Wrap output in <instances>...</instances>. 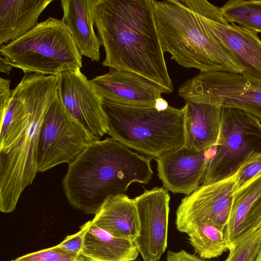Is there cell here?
<instances>
[{"instance_id":"cell-1","label":"cell","mask_w":261,"mask_h":261,"mask_svg":"<svg viewBox=\"0 0 261 261\" xmlns=\"http://www.w3.org/2000/svg\"><path fill=\"white\" fill-rule=\"evenodd\" d=\"M92 13L106 53L103 66L135 72L173 92L152 0H93Z\"/></svg>"},{"instance_id":"cell-2","label":"cell","mask_w":261,"mask_h":261,"mask_svg":"<svg viewBox=\"0 0 261 261\" xmlns=\"http://www.w3.org/2000/svg\"><path fill=\"white\" fill-rule=\"evenodd\" d=\"M152 159L113 138L95 141L68 164L64 192L74 208L95 215L106 200L125 194L132 183L147 184Z\"/></svg>"},{"instance_id":"cell-3","label":"cell","mask_w":261,"mask_h":261,"mask_svg":"<svg viewBox=\"0 0 261 261\" xmlns=\"http://www.w3.org/2000/svg\"><path fill=\"white\" fill-rule=\"evenodd\" d=\"M152 3L163 51L179 65L201 72L243 73L200 16L173 0H152Z\"/></svg>"},{"instance_id":"cell-4","label":"cell","mask_w":261,"mask_h":261,"mask_svg":"<svg viewBox=\"0 0 261 261\" xmlns=\"http://www.w3.org/2000/svg\"><path fill=\"white\" fill-rule=\"evenodd\" d=\"M28 79V116L12 146L0 154V210L13 212L25 188L38 171L37 153L45 111L57 90L56 75L25 74Z\"/></svg>"},{"instance_id":"cell-5","label":"cell","mask_w":261,"mask_h":261,"mask_svg":"<svg viewBox=\"0 0 261 261\" xmlns=\"http://www.w3.org/2000/svg\"><path fill=\"white\" fill-rule=\"evenodd\" d=\"M102 102L107 134L152 159L185 144L184 108L131 107Z\"/></svg>"},{"instance_id":"cell-6","label":"cell","mask_w":261,"mask_h":261,"mask_svg":"<svg viewBox=\"0 0 261 261\" xmlns=\"http://www.w3.org/2000/svg\"><path fill=\"white\" fill-rule=\"evenodd\" d=\"M0 53L24 74L57 75L82 67V57L70 30L61 20L51 17L1 46Z\"/></svg>"},{"instance_id":"cell-7","label":"cell","mask_w":261,"mask_h":261,"mask_svg":"<svg viewBox=\"0 0 261 261\" xmlns=\"http://www.w3.org/2000/svg\"><path fill=\"white\" fill-rule=\"evenodd\" d=\"M214 147L202 185L233 175L247 161L261 154V121L242 110L222 108Z\"/></svg>"},{"instance_id":"cell-8","label":"cell","mask_w":261,"mask_h":261,"mask_svg":"<svg viewBox=\"0 0 261 261\" xmlns=\"http://www.w3.org/2000/svg\"><path fill=\"white\" fill-rule=\"evenodd\" d=\"M178 93L186 102L238 109L261 121V82L242 73L200 71L185 82Z\"/></svg>"},{"instance_id":"cell-9","label":"cell","mask_w":261,"mask_h":261,"mask_svg":"<svg viewBox=\"0 0 261 261\" xmlns=\"http://www.w3.org/2000/svg\"><path fill=\"white\" fill-rule=\"evenodd\" d=\"M96 141L66 111L57 89L40 127L37 153L38 172L62 163L69 164Z\"/></svg>"},{"instance_id":"cell-10","label":"cell","mask_w":261,"mask_h":261,"mask_svg":"<svg viewBox=\"0 0 261 261\" xmlns=\"http://www.w3.org/2000/svg\"><path fill=\"white\" fill-rule=\"evenodd\" d=\"M237 174L202 185L184 197L176 213L177 229L187 233L195 226L210 224L225 230L237 189Z\"/></svg>"},{"instance_id":"cell-11","label":"cell","mask_w":261,"mask_h":261,"mask_svg":"<svg viewBox=\"0 0 261 261\" xmlns=\"http://www.w3.org/2000/svg\"><path fill=\"white\" fill-rule=\"evenodd\" d=\"M59 97L68 113L96 140L107 134L108 122L101 98L81 70L56 75Z\"/></svg>"},{"instance_id":"cell-12","label":"cell","mask_w":261,"mask_h":261,"mask_svg":"<svg viewBox=\"0 0 261 261\" xmlns=\"http://www.w3.org/2000/svg\"><path fill=\"white\" fill-rule=\"evenodd\" d=\"M134 199L139 220V235L134 242L143 261H159L167 246L169 193L154 187Z\"/></svg>"},{"instance_id":"cell-13","label":"cell","mask_w":261,"mask_h":261,"mask_svg":"<svg viewBox=\"0 0 261 261\" xmlns=\"http://www.w3.org/2000/svg\"><path fill=\"white\" fill-rule=\"evenodd\" d=\"M102 102L131 107H155L162 94L170 92L135 72L110 69L89 81Z\"/></svg>"},{"instance_id":"cell-14","label":"cell","mask_w":261,"mask_h":261,"mask_svg":"<svg viewBox=\"0 0 261 261\" xmlns=\"http://www.w3.org/2000/svg\"><path fill=\"white\" fill-rule=\"evenodd\" d=\"M208 150L196 151L184 145L156 158L158 176L166 189L188 195L197 189L212 157Z\"/></svg>"},{"instance_id":"cell-15","label":"cell","mask_w":261,"mask_h":261,"mask_svg":"<svg viewBox=\"0 0 261 261\" xmlns=\"http://www.w3.org/2000/svg\"><path fill=\"white\" fill-rule=\"evenodd\" d=\"M198 16L241 67L242 73L261 82V40L258 33L226 20L214 21Z\"/></svg>"},{"instance_id":"cell-16","label":"cell","mask_w":261,"mask_h":261,"mask_svg":"<svg viewBox=\"0 0 261 261\" xmlns=\"http://www.w3.org/2000/svg\"><path fill=\"white\" fill-rule=\"evenodd\" d=\"M261 227V170L233 193L231 211L225 229L231 246Z\"/></svg>"},{"instance_id":"cell-17","label":"cell","mask_w":261,"mask_h":261,"mask_svg":"<svg viewBox=\"0 0 261 261\" xmlns=\"http://www.w3.org/2000/svg\"><path fill=\"white\" fill-rule=\"evenodd\" d=\"M183 108L184 145L196 151H206L214 147L220 130L222 108L186 102Z\"/></svg>"},{"instance_id":"cell-18","label":"cell","mask_w":261,"mask_h":261,"mask_svg":"<svg viewBox=\"0 0 261 261\" xmlns=\"http://www.w3.org/2000/svg\"><path fill=\"white\" fill-rule=\"evenodd\" d=\"M61 3V20L70 30L80 54L99 62L101 43L94 31L93 0H62Z\"/></svg>"},{"instance_id":"cell-19","label":"cell","mask_w":261,"mask_h":261,"mask_svg":"<svg viewBox=\"0 0 261 261\" xmlns=\"http://www.w3.org/2000/svg\"><path fill=\"white\" fill-rule=\"evenodd\" d=\"M91 221L119 239L134 242L139 235V220L134 199L125 194L106 200Z\"/></svg>"},{"instance_id":"cell-20","label":"cell","mask_w":261,"mask_h":261,"mask_svg":"<svg viewBox=\"0 0 261 261\" xmlns=\"http://www.w3.org/2000/svg\"><path fill=\"white\" fill-rule=\"evenodd\" d=\"M53 0H0V45L15 40L35 28Z\"/></svg>"},{"instance_id":"cell-21","label":"cell","mask_w":261,"mask_h":261,"mask_svg":"<svg viewBox=\"0 0 261 261\" xmlns=\"http://www.w3.org/2000/svg\"><path fill=\"white\" fill-rule=\"evenodd\" d=\"M139 253L134 242L115 237L91 221L81 255L85 261H133Z\"/></svg>"},{"instance_id":"cell-22","label":"cell","mask_w":261,"mask_h":261,"mask_svg":"<svg viewBox=\"0 0 261 261\" xmlns=\"http://www.w3.org/2000/svg\"><path fill=\"white\" fill-rule=\"evenodd\" d=\"M224 231L212 224H202L194 226L187 234L198 256L210 259L217 257L231 249V246Z\"/></svg>"},{"instance_id":"cell-23","label":"cell","mask_w":261,"mask_h":261,"mask_svg":"<svg viewBox=\"0 0 261 261\" xmlns=\"http://www.w3.org/2000/svg\"><path fill=\"white\" fill-rule=\"evenodd\" d=\"M220 11L227 22L261 33V0H229Z\"/></svg>"},{"instance_id":"cell-24","label":"cell","mask_w":261,"mask_h":261,"mask_svg":"<svg viewBox=\"0 0 261 261\" xmlns=\"http://www.w3.org/2000/svg\"><path fill=\"white\" fill-rule=\"evenodd\" d=\"M261 248V227L239 240L224 261H256Z\"/></svg>"},{"instance_id":"cell-25","label":"cell","mask_w":261,"mask_h":261,"mask_svg":"<svg viewBox=\"0 0 261 261\" xmlns=\"http://www.w3.org/2000/svg\"><path fill=\"white\" fill-rule=\"evenodd\" d=\"M11 261H85L81 255L69 253L57 246L30 253Z\"/></svg>"},{"instance_id":"cell-26","label":"cell","mask_w":261,"mask_h":261,"mask_svg":"<svg viewBox=\"0 0 261 261\" xmlns=\"http://www.w3.org/2000/svg\"><path fill=\"white\" fill-rule=\"evenodd\" d=\"M91 221H89L80 227V230L72 235L66 236L64 240L56 245L58 248L72 254L81 255L84 236L90 225Z\"/></svg>"},{"instance_id":"cell-27","label":"cell","mask_w":261,"mask_h":261,"mask_svg":"<svg viewBox=\"0 0 261 261\" xmlns=\"http://www.w3.org/2000/svg\"><path fill=\"white\" fill-rule=\"evenodd\" d=\"M261 170V154L247 161L238 171L237 189L255 176ZM236 189V190H237Z\"/></svg>"},{"instance_id":"cell-28","label":"cell","mask_w":261,"mask_h":261,"mask_svg":"<svg viewBox=\"0 0 261 261\" xmlns=\"http://www.w3.org/2000/svg\"><path fill=\"white\" fill-rule=\"evenodd\" d=\"M167 261H213L203 259L199 256L192 254L184 250L179 251H169L167 254Z\"/></svg>"},{"instance_id":"cell-29","label":"cell","mask_w":261,"mask_h":261,"mask_svg":"<svg viewBox=\"0 0 261 261\" xmlns=\"http://www.w3.org/2000/svg\"><path fill=\"white\" fill-rule=\"evenodd\" d=\"M10 80L0 78L1 111L6 108L12 96V90H10Z\"/></svg>"},{"instance_id":"cell-30","label":"cell","mask_w":261,"mask_h":261,"mask_svg":"<svg viewBox=\"0 0 261 261\" xmlns=\"http://www.w3.org/2000/svg\"><path fill=\"white\" fill-rule=\"evenodd\" d=\"M13 67L11 65L9 60L6 57L0 58V71L2 72L9 74Z\"/></svg>"},{"instance_id":"cell-31","label":"cell","mask_w":261,"mask_h":261,"mask_svg":"<svg viewBox=\"0 0 261 261\" xmlns=\"http://www.w3.org/2000/svg\"><path fill=\"white\" fill-rule=\"evenodd\" d=\"M169 107L168 102L161 97L158 99L155 102V107L159 111H163Z\"/></svg>"},{"instance_id":"cell-32","label":"cell","mask_w":261,"mask_h":261,"mask_svg":"<svg viewBox=\"0 0 261 261\" xmlns=\"http://www.w3.org/2000/svg\"><path fill=\"white\" fill-rule=\"evenodd\" d=\"M256 261H261V248Z\"/></svg>"}]
</instances>
